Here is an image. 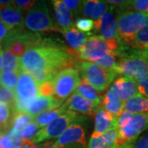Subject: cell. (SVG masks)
I'll return each mask as SVG.
<instances>
[{
  "instance_id": "1",
  "label": "cell",
  "mask_w": 148,
  "mask_h": 148,
  "mask_svg": "<svg viewBox=\"0 0 148 148\" xmlns=\"http://www.w3.org/2000/svg\"><path fill=\"white\" fill-rule=\"evenodd\" d=\"M21 71H26L38 84L52 81L57 74L68 68L77 65L72 53L53 43L44 42L28 49L20 58Z\"/></svg>"
},
{
  "instance_id": "2",
  "label": "cell",
  "mask_w": 148,
  "mask_h": 148,
  "mask_svg": "<svg viewBox=\"0 0 148 148\" xmlns=\"http://www.w3.org/2000/svg\"><path fill=\"white\" fill-rule=\"evenodd\" d=\"M148 128V114H133L123 111L118 117V137L114 148H132Z\"/></svg>"
},
{
  "instance_id": "3",
  "label": "cell",
  "mask_w": 148,
  "mask_h": 148,
  "mask_svg": "<svg viewBox=\"0 0 148 148\" xmlns=\"http://www.w3.org/2000/svg\"><path fill=\"white\" fill-rule=\"evenodd\" d=\"M126 46L123 45L117 54L119 59L114 69L117 74L136 79L148 73V51H139Z\"/></svg>"
},
{
  "instance_id": "4",
  "label": "cell",
  "mask_w": 148,
  "mask_h": 148,
  "mask_svg": "<svg viewBox=\"0 0 148 148\" xmlns=\"http://www.w3.org/2000/svg\"><path fill=\"white\" fill-rule=\"evenodd\" d=\"M77 69L79 71L80 76H82V79L98 91L106 90L117 77L115 71L89 61L82 60L77 62Z\"/></svg>"
},
{
  "instance_id": "5",
  "label": "cell",
  "mask_w": 148,
  "mask_h": 148,
  "mask_svg": "<svg viewBox=\"0 0 148 148\" xmlns=\"http://www.w3.org/2000/svg\"><path fill=\"white\" fill-rule=\"evenodd\" d=\"M24 27L34 33L48 31L61 32L60 28L55 25V22L52 19L45 1L36 2L33 7L26 12Z\"/></svg>"
},
{
  "instance_id": "6",
  "label": "cell",
  "mask_w": 148,
  "mask_h": 148,
  "mask_svg": "<svg viewBox=\"0 0 148 148\" xmlns=\"http://www.w3.org/2000/svg\"><path fill=\"white\" fill-rule=\"evenodd\" d=\"M147 16L136 11L118 10L116 17L118 35L125 45H130L134 36L145 23Z\"/></svg>"
},
{
  "instance_id": "7",
  "label": "cell",
  "mask_w": 148,
  "mask_h": 148,
  "mask_svg": "<svg viewBox=\"0 0 148 148\" xmlns=\"http://www.w3.org/2000/svg\"><path fill=\"white\" fill-rule=\"evenodd\" d=\"M84 120V118L74 111L68 110L58 116L47 126L42 127L32 139L33 144H38L53 138H58L73 123Z\"/></svg>"
},
{
  "instance_id": "8",
  "label": "cell",
  "mask_w": 148,
  "mask_h": 148,
  "mask_svg": "<svg viewBox=\"0 0 148 148\" xmlns=\"http://www.w3.org/2000/svg\"><path fill=\"white\" fill-rule=\"evenodd\" d=\"M81 77L77 68H68L60 71L53 79L54 97L64 101L72 95L81 83Z\"/></svg>"
},
{
  "instance_id": "9",
  "label": "cell",
  "mask_w": 148,
  "mask_h": 148,
  "mask_svg": "<svg viewBox=\"0 0 148 148\" xmlns=\"http://www.w3.org/2000/svg\"><path fill=\"white\" fill-rule=\"evenodd\" d=\"M81 121L71 124L54 142L55 146L60 148H86V133Z\"/></svg>"
},
{
  "instance_id": "10",
  "label": "cell",
  "mask_w": 148,
  "mask_h": 148,
  "mask_svg": "<svg viewBox=\"0 0 148 148\" xmlns=\"http://www.w3.org/2000/svg\"><path fill=\"white\" fill-rule=\"evenodd\" d=\"M15 100L26 102L31 105L32 101L39 96V84L26 71H21L15 88Z\"/></svg>"
},
{
  "instance_id": "11",
  "label": "cell",
  "mask_w": 148,
  "mask_h": 148,
  "mask_svg": "<svg viewBox=\"0 0 148 148\" xmlns=\"http://www.w3.org/2000/svg\"><path fill=\"white\" fill-rule=\"evenodd\" d=\"M95 29L100 33L101 36L106 40L119 38L117 21L114 14V7L107 12L101 19L94 21Z\"/></svg>"
},
{
  "instance_id": "12",
  "label": "cell",
  "mask_w": 148,
  "mask_h": 148,
  "mask_svg": "<svg viewBox=\"0 0 148 148\" xmlns=\"http://www.w3.org/2000/svg\"><path fill=\"white\" fill-rule=\"evenodd\" d=\"M24 12L16 8L13 1L6 5H0V21L13 30L24 27Z\"/></svg>"
},
{
  "instance_id": "13",
  "label": "cell",
  "mask_w": 148,
  "mask_h": 148,
  "mask_svg": "<svg viewBox=\"0 0 148 148\" xmlns=\"http://www.w3.org/2000/svg\"><path fill=\"white\" fill-rule=\"evenodd\" d=\"M111 90L116 92L123 103L139 95V90L136 80L127 77H120L111 85Z\"/></svg>"
},
{
  "instance_id": "14",
  "label": "cell",
  "mask_w": 148,
  "mask_h": 148,
  "mask_svg": "<svg viewBox=\"0 0 148 148\" xmlns=\"http://www.w3.org/2000/svg\"><path fill=\"white\" fill-rule=\"evenodd\" d=\"M63 100H59L54 96H42L39 95L36 100L32 101L28 107L27 113L33 117L40 114L46 111L58 109L64 105Z\"/></svg>"
},
{
  "instance_id": "15",
  "label": "cell",
  "mask_w": 148,
  "mask_h": 148,
  "mask_svg": "<svg viewBox=\"0 0 148 148\" xmlns=\"http://www.w3.org/2000/svg\"><path fill=\"white\" fill-rule=\"evenodd\" d=\"M118 127V118L113 116L103 107L100 106L95 114V127L91 135L100 136Z\"/></svg>"
},
{
  "instance_id": "16",
  "label": "cell",
  "mask_w": 148,
  "mask_h": 148,
  "mask_svg": "<svg viewBox=\"0 0 148 148\" xmlns=\"http://www.w3.org/2000/svg\"><path fill=\"white\" fill-rule=\"evenodd\" d=\"M113 6L110 5L106 1L86 0L82 1V13L93 21L101 19L107 12L110 10Z\"/></svg>"
},
{
  "instance_id": "17",
  "label": "cell",
  "mask_w": 148,
  "mask_h": 148,
  "mask_svg": "<svg viewBox=\"0 0 148 148\" xmlns=\"http://www.w3.org/2000/svg\"><path fill=\"white\" fill-rule=\"evenodd\" d=\"M65 106L68 110L74 111L83 114H94L101 106H96L90 101L85 99L80 95L75 94L70 96L68 101H65Z\"/></svg>"
},
{
  "instance_id": "18",
  "label": "cell",
  "mask_w": 148,
  "mask_h": 148,
  "mask_svg": "<svg viewBox=\"0 0 148 148\" xmlns=\"http://www.w3.org/2000/svg\"><path fill=\"white\" fill-rule=\"evenodd\" d=\"M54 10V16L57 24L62 31H67L73 27V13L64 5L62 0H55L52 2Z\"/></svg>"
},
{
  "instance_id": "19",
  "label": "cell",
  "mask_w": 148,
  "mask_h": 148,
  "mask_svg": "<svg viewBox=\"0 0 148 148\" xmlns=\"http://www.w3.org/2000/svg\"><path fill=\"white\" fill-rule=\"evenodd\" d=\"M123 103L120 100L119 96L110 88L106 91L105 95L102 96L101 106L113 116L118 118L121 114V113L123 111Z\"/></svg>"
},
{
  "instance_id": "20",
  "label": "cell",
  "mask_w": 148,
  "mask_h": 148,
  "mask_svg": "<svg viewBox=\"0 0 148 148\" xmlns=\"http://www.w3.org/2000/svg\"><path fill=\"white\" fill-rule=\"evenodd\" d=\"M118 137L117 128L111 129L109 132L100 136L91 135L87 148H114Z\"/></svg>"
},
{
  "instance_id": "21",
  "label": "cell",
  "mask_w": 148,
  "mask_h": 148,
  "mask_svg": "<svg viewBox=\"0 0 148 148\" xmlns=\"http://www.w3.org/2000/svg\"><path fill=\"white\" fill-rule=\"evenodd\" d=\"M61 32L63 33L69 46L76 51H78L84 45V44L86 42L88 39V36L90 35L80 32L79 30H77L74 27L67 31H62Z\"/></svg>"
},
{
  "instance_id": "22",
  "label": "cell",
  "mask_w": 148,
  "mask_h": 148,
  "mask_svg": "<svg viewBox=\"0 0 148 148\" xmlns=\"http://www.w3.org/2000/svg\"><path fill=\"white\" fill-rule=\"evenodd\" d=\"M123 110L133 114H148V99L139 94L125 101Z\"/></svg>"
},
{
  "instance_id": "23",
  "label": "cell",
  "mask_w": 148,
  "mask_h": 148,
  "mask_svg": "<svg viewBox=\"0 0 148 148\" xmlns=\"http://www.w3.org/2000/svg\"><path fill=\"white\" fill-rule=\"evenodd\" d=\"M75 94H77L84 97L85 99L94 103L96 106L101 105L102 96L99 93V91L95 90L94 87H92L87 82H86L84 80L82 79L78 87L75 90Z\"/></svg>"
},
{
  "instance_id": "24",
  "label": "cell",
  "mask_w": 148,
  "mask_h": 148,
  "mask_svg": "<svg viewBox=\"0 0 148 148\" xmlns=\"http://www.w3.org/2000/svg\"><path fill=\"white\" fill-rule=\"evenodd\" d=\"M129 47L139 51H148V16L142 28L134 36Z\"/></svg>"
},
{
  "instance_id": "25",
  "label": "cell",
  "mask_w": 148,
  "mask_h": 148,
  "mask_svg": "<svg viewBox=\"0 0 148 148\" xmlns=\"http://www.w3.org/2000/svg\"><path fill=\"white\" fill-rule=\"evenodd\" d=\"M68 111L67 106L64 105L60 106L58 109H55L53 110L46 111L45 113H42L40 114H38L36 117H34V122L37 124V126L40 127H44L49 124L51 122H53L55 119H57L58 116L64 114Z\"/></svg>"
},
{
  "instance_id": "26",
  "label": "cell",
  "mask_w": 148,
  "mask_h": 148,
  "mask_svg": "<svg viewBox=\"0 0 148 148\" xmlns=\"http://www.w3.org/2000/svg\"><path fill=\"white\" fill-rule=\"evenodd\" d=\"M23 143L21 132L9 130L8 132H0V148H19Z\"/></svg>"
},
{
  "instance_id": "27",
  "label": "cell",
  "mask_w": 148,
  "mask_h": 148,
  "mask_svg": "<svg viewBox=\"0 0 148 148\" xmlns=\"http://www.w3.org/2000/svg\"><path fill=\"white\" fill-rule=\"evenodd\" d=\"M34 122V117L27 113H13L11 123V130L21 132L31 123Z\"/></svg>"
},
{
  "instance_id": "28",
  "label": "cell",
  "mask_w": 148,
  "mask_h": 148,
  "mask_svg": "<svg viewBox=\"0 0 148 148\" xmlns=\"http://www.w3.org/2000/svg\"><path fill=\"white\" fill-rule=\"evenodd\" d=\"M3 72L17 73H20L21 72V65H20V58L15 57L7 49L3 51Z\"/></svg>"
},
{
  "instance_id": "29",
  "label": "cell",
  "mask_w": 148,
  "mask_h": 148,
  "mask_svg": "<svg viewBox=\"0 0 148 148\" xmlns=\"http://www.w3.org/2000/svg\"><path fill=\"white\" fill-rule=\"evenodd\" d=\"M12 108L9 105L0 102V126L5 130L11 127L12 119Z\"/></svg>"
},
{
  "instance_id": "30",
  "label": "cell",
  "mask_w": 148,
  "mask_h": 148,
  "mask_svg": "<svg viewBox=\"0 0 148 148\" xmlns=\"http://www.w3.org/2000/svg\"><path fill=\"white\" fill-rule=\"evenodd\" d=\"M19 74L17 73H6L2 72L0 73V86L5 88L14 90L18 81Z\"/></svg>"
},
{
  "instance_id": "31",
  "label": "cell",
  "mask_w": 148,
  "mask_h": 148,
  "mask_svg": "<svg viewBox=\"0 0 148 148\" xmlns=\"http://www.w3.org/2000/svg\"><path fill=\"white\" fill-rule=\"evenodd\" d=\"M118 10H132L144 13L148 16V0H132L127 1V3L122 9Z\"/></svg>"
},
{
  "instance_id": "32",
  "label": "cell",
  "mask_w": 148,
  "mask_h": 148,
  "mask_svg": "<svg viewBox=\"0 0 148 148\" xmlns=\"http://www.w3.org/2000/svg\"><path fill=\"white\" fill-rule=\"evenodd\" d=\"M75 27L77 30H79L80 32H90L95 28V23L94 21L86 18V17H78L76 22H75Z\"/></svg>"
},
{
  "instance_id": "33",
  "label": "cell",
  "mask_w": 148,
  "mask_h": 148,
  "mask_svg": "<svg viewBox=\"0 0 148 148\" xmlns=\"http://www.w3.org/2000/svg\"><path fill=\"white\" fill-rule=\"evenodd\" d=\"M15 91L0 86V102L13 107L15 103Z\"/></svg>"
},
{
  "instance_id": "34",
  "label": "cell",
  "mask_w": 148,
  "mask_h": 148,
  "mask_svg": "<svg viewBox=\"0 0 148 148\" xmlns=\"http://www.w3.org/2000/svg\"><path fill=\"white\" fill-rule=\"evenodd\" d=\"M40 127L37 126L35 122H32L30 124H28L27 127H24V129L21 131L23 142H32V139L36 137L37 132H39Z\"/></svg>"
},
{
  "instance_id": "35",
  "label": "cell",
  "mask_w": 148,
  "mask_h": 148,
  "mask_svg": "<svg viewBox=\"0 0 148 148\" xmlns=\"http://www.w3.org/2000/svg\"><path fill=\"white\" fill-rule=\"evenodd\" d=\"M63 3L74 16H79L80 14L82 13V1H78V0H63Z\"/></svg>"
},
{
  "instance_id": "36",
  "label": "cell",
  "mask_w": 148,
  "mask_h": 148,
  "mask_svg": "<svg viewBox=\"0 0 148 148\" xmlns=\"http://www.w3.org/2000/svg\"><path fill=\"white\" fill-rule=\"evenodd\" d=\"M135 80L138 84L139 94L148 99V73L143 74Z\"/></svg>"
},
{
  "instance_id": "37",
  "label": "cell",
  "mask_w": 148,
  "mask_h": 148,
  "mask_svg": "<svg viewBox=\"0 0 148 148\" xmlns=\"http://www.w3.org/2000/svg\"><path fill=\"white\" fill-rule=\"evenodd\" d=\"M39 95L42 96H47V97L53 96L54 86H53V80L39 84Z\"/></svg>"
},
{
  "instance_id": "38",
  "label": "cell",
  "mask_w": 148,
  "mask_h": 148,
  "mask_svg": "<svg viewBox=\"0 0 148 148\" xmlns=\"http://www.w3.org/2000/svg\"><path fill=\"white\" fill-rule=\"evenodd\" d=\"M35 3H36V1H32V0H16V1H13L14 6L16 8H18L19 10L23 12L24 13H26L31 8H32L33 5L35 4Z\"/></svg>"
},
{
  "instance_id": "39",
  "label": "cell",
  "mask_w": 148,
  "mask_h": 148,
  "mask_svg": "<svg viewBox=\"0 0 148 148\" xmlns=\"http://www.w3.org/2000/svg\"><path fill=\"white\" fill-rule=\"evenodd\" d=\"M132 148H148V132L138 138Z\"/></svg>"
},
{
  "instance_id": "40",
  "label": "cell",
  "mask_w": 148,
  "mask_h": 148,
  "mask_svg": "<svg viewBox=\"0 0 148 148\" xmlns=\"http://www.w3.org/2000/svg\"><path fill=\"white\" fill-rule=\"evenodd\" d=\"M11 31H12V29H10L8 27H7L4 23H3L0 21V42L3 41L5 40L8 36L9 35Z\"/></svg>"
},
{
  "instance_id": "41",
  "label": "cell",
  "mask_w": 148,
  "mask_h": 148,
  "mask_svg": "<svg viewBox=\"0 0 148 148\" xmlns=\"http://www.w3.org/2000/svg\"><path fill=\"white\" fill-rule=\"evenodd\" d=\"M42 148H60L55 146V144L52 142H48V143H45L42 145Z\"/></svg>"
},
{
  "instance_id": "42",
  "label": "cell",
  "mask_w": 148,
  "mask_h": 148,
  "mask_svg": "<svg viewBox=\"0 0 148 148\" xmlns=\"http://www.w3.org/2000/svg\"><path fill=\"white\" fill-rule=\"evenodd\" d=\"M32 145H35V144H33L32 142H23L22 145L19 148H30Z\"/></svg>"
},
{
  "instance_id": "43",
  "label": "cell",
  "mask_w": 148,
  "mask_h": 148,
  "mask_svg": "<svg viewBox=\"0 0 148 148\" xmlns=\"http://www.w3.org/2000/svg\"><path fill=\"white\" fill-rule=\"evenodd\" d=\"M3 52L0 53V73L3 72Z\"/></svg>"
},
{
  "instance_id": "44",
  "label": "cell",
  "mask_w": 148,
  "mask_h": 148,
  "mask_svg": "<svg viewBox=\"0 0 148 148\" xmlns=\"http://www.w3.org/2000/svg\"><path fill=\"white\" fill-rule=\"evenodd\" d=\"M30 148H42V145L41 146H36V145H32Z\"/></svg>"
},
{
  "instance_id": "45",
  "label": "cell",
  "mask_w": 148,
  "mask_h": 148,
  "mask_svg": "<svg viewBox=\"0 0 148 148\" xmlns=\"http://www.w3.org/2000/svg\"><path fill=\"white\" fill-rule=\"evenodd\" d=\"M3 49H2V45H0V53H3Z\"/></svg>"
},
{
  "instance_id": "46",
  "label": "cell",
  "mask_w": 148,
  "mask_h": 148,
  "mask_svg": "<svg viewBox=\"0 0 148 148\" xmlns=\"http://www.w3.org/2000/svg\"><path fill=\"white\" fill-rule=\"evenodd\" d=\"M1 128H2V127H1V126H0V131H1Z\"/></svg>"
}]
</instances>
